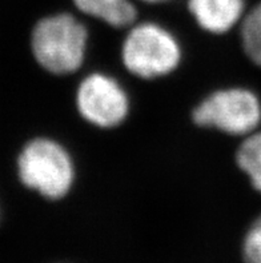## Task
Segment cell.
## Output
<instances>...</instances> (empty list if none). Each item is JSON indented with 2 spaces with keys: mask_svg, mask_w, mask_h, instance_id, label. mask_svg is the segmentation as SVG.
Masks as SVG:
<instances>
[{
  "mask_svg": "<svg viewBox=\"0 0 261 263\" xmlns=\"http://www.w3.org/2000/svg\"><path fill=\"white\" fill-rule=\"evenodd\" d=\"M76 104L87 122L102 128L119 126L129 111V100L124 88L104 73H91L80 83Z\"/></svg>",
  "mask_w": 261,
  "mask_h": 263,
  "instance_id": "obj_5",
  "label": "cell"
},
{
  "mask_svg": "<svg viewBox=\"0 0 261 263\" xmlns=\"http://www.w3.org/2000/svg\"><path fill=\"white\" fill-rule=\"evenodd\" d=\"M192 118L197 126L231 135H249L261 123V102L251 90L233 87L205 98Z\"/></svg>",
  "mask_w": 261,
  "mask_h": 263,
  "instance_id": "obj_4",
  "label": "cell"
},
{
  "mask_svg": "<svg viewBox=\"0 0 261 263\" xmlns=\"http://www.w3.org/2000/svg\"><path fill=\"white\" fill-rule=\"evenodd\" d=\"M236 160L249 178L253 189L261 193V131L249 134L238 147Z\"/></svg>",
  "mask_w": 261,
  "mask_h": 263,
  "instance_id": "obj_8",
  "label": "cell"
},
{
  "mask_svg": "<svg viewBox=\"0 0 261 263\" xmlns=\"http://www.w3.org/2000/svg\"><path fill=\"white\" fill-rule=\"evenodd\" d=\"M19 178L24 186L48 199L66 197L75 179V168L70 154L52 139L31 140L17 159Z\"/></svg>",
  "mask_w": 261,
  "mask_h": 263,
  "instance_id": "obj_2",
  "label": "cell"
},
{
  "mask_svg": "<svg viewBox=\"0 0 261 263\" xmlns=\"http://www.w3.org/2000/svg\"><path fill=\"white\" fill-rule=\"evenodd\" d=\"M87 42V28L76 17L56 13L37 22L31 46L33 57L44 70L55 75H66L82 67Z\"/></svg>",
  "mask_w": 261,
  "mask_h": 263,
  "instance_id": "obj_1",
  "label": "cell"
},
{
  "mask_svg": "<svg viewBox=\"0 0 261 263\" xmlns=\"http://www.w3.org/2000/svg\"><path fill=\"white\" fill-rule=\"evenodd\" d=\"M243 257L247 263H261V214L245 235Z\"/></svg>",
  "mask_w": 261,
  "mask_h": 263,
  "instance_id": "obj_10",
  "label": "cell"
},
{
  "mask_svg": "<svg viewBox=\"0 0 261 263\" xmlns=\"http://www.w3.org/2000/svg\"><path fill=\"white\" fill-rule=\"evenodd\" d=\"M123 63L137 78L155 79L177 68L182 48L172 33L155 23L133 27L122 50Z\"/></svg>",
  "mask_w": 261,
  "mask_h": 263,
  "instance_id": "obj_3",
  "label": "cell"
},
{
  "mask_svg": "<svg viewBox=\"0 0 261 263\" xmlns=\"http://www.w3.org/2000/svg\"><path fill=\"white\" fill-rule=\"evenodd\" d=\"M242 43L247 57L261 67V2L243 19Z\"/></svg>",
  "mask_w": 261,
  "mask_h": 263,
  "instance_id": "obj_9",
  "label": "cell"
},
{
  "mask_svg": "<svg viewBox=\"0 0 261 263\" xmlns=\"http://www.w3.org/2000/svg\"><path fill=\"white\" fill-rule=\"evenodd\" d=\"M192 16L203 30L211 33H224L242 20L244 0H188Z\"/></svg>",
  "mask_w": 261,
  "mask_h": 263,
  "instance_id": "obj_6",
  "label": "cell"
},
{
  "mask_svg": "<svg viewBox=\"0 0 261 263\" xmlns=\"http://www.w3.org/2000/svg\"><path fill=\"white\" fill-rule=\"evenodd\" d=\"M143 2H147V3H162V2H167V0H143Z\"/></svg>",
  "mask_w": 261,
  "mask_h": 263,
  "instance_id": "obj_11",
  "label": "cell"
},
{
  "mask_svg": "<svg viewBox=\"0 0 261 263\" xmlns=\"http://www.w3.org/2000/svg\"><path fill=\"white\" fill-rule=\"evenodd\" d=\"M73 3L82 12L116 28L132 24L137 15L129 0H73Z\"/></svg>",
  "mask_w": 261,
  "mask_h": 263,
  "instance_id": "obj_7",
  "label": "cell"
}]
</instances>
